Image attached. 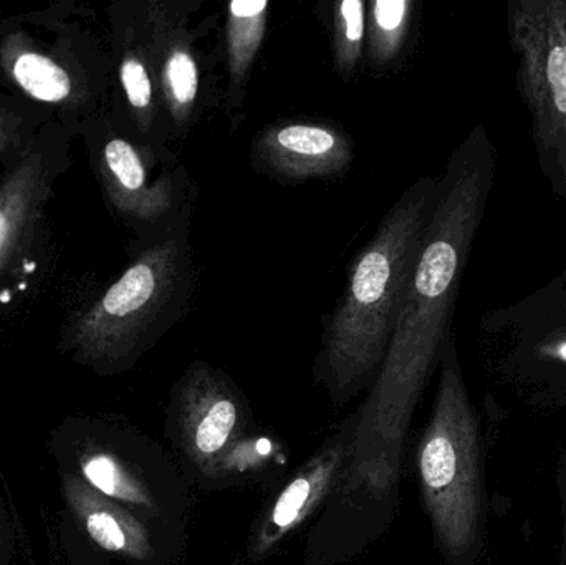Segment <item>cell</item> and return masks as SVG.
Returning a JSON list of instances; mask_svg holds the SVG:
<instances>
[{
	"instance_id": "obj_11",
	"label": "cell",
	"mask_w": 566,
	"mask_h": 565,
	"mask_svg": "<svg viewBox=\"0 0 566 565\" xmlns=\"http://www.w3.org/2000/svg\"><path fill=\"white\" fill-rule=\"evenodd\" d=\"M249 163L259 175L279 182L333 181L352 169L355 142L333 119L281 118L255 133Z\"/></svg>"
},
{
	"instance_id": "obj_20",
	"label": "cell",
	"mask_w": 566,
	"mask_h": 565,
	"mask_svg": "<svg viewBox=\"0 0 566 565\" xmlns=\"http://www.w3.org/2000/svg\"><path fill=\"white\" fill-rule=\"evenodd\" d=\"M83 473L86 480L102 491L106 496L116 498V500L128 501L136 506L151 508V498L148 491L133 480L126 471L122 470L115 460L105 454L90 458L83 464Z\"/></svg>"
},
{
	"instance_id": "obj_9",
	"label": "cell",
	"mask_w": 566,
	"mask_h": 565,
	"mask_svg": "<svg viewBox=\"0 0 566 565\" xmlns=\"http://www.w3.org/2000/svg\"><path fill=\"white\" fill-rule=\"evenodd\" d=\"M112 55L109 112L146 148L178 161L156 82L145 0H123L108 9Z\"/></svg>"
},
{
	"instance_id": "obj_1",
	"label": "cell",
	"mask_w": 566,
	"mask_h": 565,
	"mask_svg": "<svg viewBox=\"0 0 566 565\" xmlns=\"http://www.w3.org/2000/svg\"><path fill=\"white\" fill-rule=\"evenodd\" d=\"M497 176V149L484 123L472 126L439 175L405 304L371 394L355 421L349 471L375 490L398 478L416 404L451 337V324Z\"/></svg>"
},
{
	"instance_id": "obj_5",
	"label": "cell",
	"mask_w": 566,
	"mask_h": 565,
	"mask_svg": "<svg viewBox=\"0 0 566 565\" xmlns=\"http://www.w3.org/2000/svg\"><path fill=\"white\" fill-rule=\"evenodd\" d=\"M439 365L434 411L419 447V478L436 536L449 559L461 563L479 550L482 537L478 420L452 338Z\"/></svg>"
},
{
	"instance_id": "obj_4",
	"label": "cell",
	"mask_w": 566,
	"mask_h": 565,
	"mask_svg": "<svg viewBox=\"0 0 566 565\" xmlns=\"http://www.w3.org/2000/svg\"><path fill=\"white\" fill-rule=\"evenodd\" d=\"M72 12L0 19V92L52 109L76 138L109 108L112 55Z\"/></svg>"
},
{
	"instance_id": "obj_19",
	"label": "cell",
	"mask_w": 566,
	"mask_h": 565,
	"mask_svg": "<svg viewBox=\"0 0 566 565\" xmlns=\"http://www.w3.org/2000/svg\"><path fill=\"white\" fill-rule=\"evenodd\" d=\"M368 0H339L332 10V56L343 80L355 79L365 62Z\"/></svg>"
},
{
	"instance_id": "obj_14",
	"label": "cell",
	"mask_w": 566,
	"mask_h": 565,
	"mask_svg": "<svg viewBox=\"0 0 566 565\" xmlns=\"http://www.w3.org/2000/svg\"><path fill=\"white\" fill-rule=\"evenodd\" d=\"M353 428L355 423L349 431H342L325 450L313 457L295 480L286 484L255 536L252 551L258 556L271 553L286 534L300 526L322 503L342 471L343 463L348 460Z\"/></svg>"
},
{
	"instance_id": "obj_15",
	"label": "cell",
	"mask_w": 566,
	"mask_h": 565,
	"mask_svg": "<svg viewBox=\"0 0 566 565\" xmlns=\"http://www.w3.org/2000/svg\"><path fill=\"white\" fill-rule=\"evenodd\" d=\"M272 3L268 0H231L224 7V56L228 88L224 108L238 132V113L248 98L252 70L269 33Z\"/></svg>"
},
{
	"instance_id": "obj_12",
	"label": "cell",
	"mask_w": 566,
	"mask_h": 565,
	"mask_svg": "<svg viewBox=\"0 0 566 565\" xmlns=\"http://www.w3.org/2000/svg\"><path fill=\"white\" fill-rule=\"evenodd\" d=\"M178 441L201 473H218L242 427L241 398L231 380L206 362H195L176 387Z\"/></svg>"
},
{
	"instance_id": "obj_13",
	"label": "cell",
	"mask_w": 566,
	"mask_h": 565,
	"mask_svg": "<svg viewBox=\"0 0 566 565\" xmlns=\"http://www.w3.org/2000/svg\"><path fill=\"white\" fill-rule=\"evenodd\" d=\"M479 328L514 357L566 370V268L521 301L485 312Z\"/></svg>"
},
{
	"instance_id": "obj_17",
	"label": "cell",
	"mask_w": 566,
	"mask_h": 565,
	"mask_svg": "<svg viewBox=\"0 0 566 565\" xmlns=\"http://www.w3.org/2000/svg\"><path fill=\"white\" fill-rule=\"evenodd\" d=\"M80 510L90 536L103 550L122 553L139 561L151 557L148 533L125 511L98 500L93 494H83Z\"/></svg>"
},
{
	"instance_id": "obj_2",
	"label": "cell",
	"mask_w": 566,
	"mask_h": 565,
	"mask_svg": "<svg viewBox=\"0 0 566 565\" xmlns=\"http://www.w3.org/2000/svg\"><path fill=\"white\" fill-rule=\"evenodd\" d=\"M439 176L412 182L348 264L345 291L322 318L315 374L333 401L375 384L395 335L438 195Z\"/></svg>"
},
{
	"instance_id": "obj_10",
	"label": "cell",
	"mask_w": 566,
	"mask_h": 565,
	"mask_svg": "<svg viewBox=\"0 0 566 565\" xmlns=\"http://www.w3.org/2000/svg\"><path fill=\"white\" fill-rule=\"evenodd\" d=\"M73 136L59 119L43 126L25 153L0 176V282L25 258L52 199L72 165Z\"/></svg>"
},
{
	"instance_id": "obj_3",
	"label": "cell",
	"mask_w": 566,
	"mask_h": 565,
	"mask_svg": "<svg viewBox=\"0 0 566 565\" xmlns=\"http://www.w3.org/2000/svg\"><path fill=\"white\" fill-rule=\"evenodd\" d=\"M129 264L72 318L82 357L123 367L151 348L195 305L198 289L191 224L129 249Z\"/></svg>"
},
{
	"instance_id": "obj_18",
	"label": "cell",
	"mask_w": 566,
	"mask_h": 565,
	"mask_svg": "<svg viewBox=\"0 0 566 565\" xmlns=\"http://www.w3.org/2000/svg\"><path fill=\"white\" fill-rule=\"evenodd\" d=\"M52 109L0 92V163L9 168L32 145L43 126L55 119Z\"/></svg>"
},
{
	"instance_id": "obj_8",
	"label": "cell",
	"mask_w": 566,
	"mask_h": 565,
	"mask_svg": "<svg viewBox=\"0 0 566 565\" xmlns=\"http://www.w3.org/2000/svg\"><path fill=\"white\" fill-rule=\"evenodd\" d=\"M205 0H145L156 82L172 146L186 142L216 103L211 59L191 19Z\"/></svg>"
},
{
	"instance_id": "obj_7",
	"label": "cell",
	"mask_w": 566,
	"mask_h": 565,
	"mask_svg": "<svg viewBox=\"0 0 566 565\" xmlns=\"http://www.w3.org/2000/svg\"><path fill=\"white\" fill-rule=\"evenodd\" d=\"M507 36L538 169L566 201V0H511Z\"/></svg>"
},
{
	"instance_id": "obj_6",
	"label": "cell",
	"mask_w": 566,
	"mask_h": 565,
	"mask_svg": "<svg viewBox=\"0 0 566 565\" xmlns=\"http://www.w3.org/2000/svg\"><path fill=\"white\" fill-rule=\"evenodd\" d=\"M80 138L109 212L133 234L129 249L191 224L199 188L185 163L166 161L146 148L109 108Z\"/></svg>"
},
{
	"instance_id": "obj_16",
	"label": "cell",
	"mask_w": 566,
	"mask_h": 565,
	"mask_svg": "<svg viewBox=\"0 0 566 565\" xmlns=\"http://www.w3.org/2000/svg\"><path fill=\"white\" fill-rule=\"evenodd\" d=\"M419 12V0H368L365 60L373 72H389L402 62Z\"/></svg>"
}]
</instances>
